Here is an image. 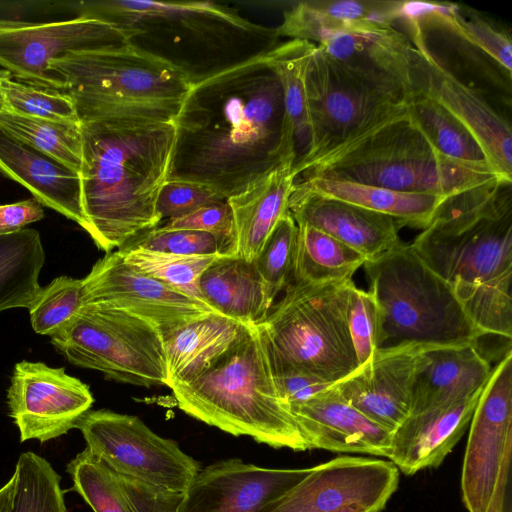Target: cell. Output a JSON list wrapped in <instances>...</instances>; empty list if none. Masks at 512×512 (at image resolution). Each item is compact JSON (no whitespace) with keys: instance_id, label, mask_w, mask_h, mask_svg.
I'll return each instance as SVG.
<instances>
[{"instance_id":"1","label":"cell","mask_w":512,"mask_h":512,"mask_svg":"<svg viewBox=\"0 0 512 512\" xmlns=\"http://www.w3.org/2000/svg\"><path fill=\"white\" fill-rule=\"evenodd\" d=\"M174 124L167 180L200 183L226 199L296 159L281 83L266 53L194 79Z\"/></svg>"},{"instance_id":"2","label":"cell","mask_w":512,"mask_h":512,"mask_svg":"<svg viewBox=\"0 0 512 512\" xmlns=\"http://www.w3.org/2000/svg\"><path fill=\"white\" fill-rule=\"evenodd\" d=\"M483 335L512 337V181L446 197L410 244Z\"/></svg>"},{"instance_id":"3","label":"cell","mask_w":512,"mask_h":512,"mask_svg":"<svg viewBox=\"0 0 512 512\" xmlns=\"http://www.w3.org/2000/svg\"><path fill=\"white\" fill-rule=\"evenodd\" d=\"M80 121L86 232L109 253L160 224L156 204L170 172L176 128L174 122Z\"/></svg>"},{"instance_id":"4","label":"cell","mask_w":512,"mask_h":512,"mask_svg":"<svg viewBox=\"0 0 512 512\" xmlns=\"http://www.w3.org/2000/svg\"><path fill=\"white\" fill-rule=\"evenodd\" d=\"M170 389L183 412L210 426L273 448L307 450L278 393L260 324L247 325L199 375Z\"/></svg>"},{"instance_id":"5","label":"cell","mask_w":512,"mask_h":512,"mask_svg":"<svg viewBox=\"0 0 512 512\" xmlns=\"http://www.w3.org/2000/svg\"><path fill=\"white\" fill-rule=\"evenodd\" d=\"M49 70L66 83L79 118L174 122L193 78L130 42L67 52Z\"/></svg>"},{"instance_id":"6","label":"cell","mask_w":512,"mask_h":512,"mask_svg":"<svg viewBox=\"0 0 512 512\" xmlns=\"http://www.w3.org/2000/svg\"><path fill=\"white\" fill-rule=\"evenodd\" d=\"M76 10L78 15L128 30L133 45L141 48L148 43L144 50L156 43L152 54L160 56L172 45L164 59L173 50L168 60L173 63L180 51L175 62L180 68L187 51L188 57L196 51L199 59L204 52L219 70L265 54L279 44L275 29L252 23L236 10L210 1H86L78 3Z\"/></svg>"},{"instance_id":"7","label":"cell","mask_w":512,"mask_h":512,"mask_svg":"<svg viewBox=\"0 0 512 512\" xmlns=\"http://www.w3.org/2000/svg\"><path fill=\"white\" fill-rule=\"evenodd\" d=\"M293 172L296 180L325 177L443 197L503 179L491 170L473 168L441 154L408 111L350 144L293 168Z\"/></svg>"},{"instance_id":"8","label":"cell","mask_w":512,"mask_h":512,"mask_svg":"<svg viewBox=\"0 0 512 512\" xmlns=\"http://www.w3.org/2000/svg\"><path fill=\"white\" fill-rule=\"evenodd\" d=\"M363 266L377 309L376 349L405 343L478 345L483 335L451 286L410 244L400 241Z\"/></svg>"},{"instance_id":"9","label":"cell","mask_w":512,"mask_h":512,"mask_svg":"<svg viewBox=\"0 0 512 512\" xmlns=\"http://www.w3.org/2000/svg\"><path fill=\"white\" fill-rule=\"evenodd\" d=\"M353 284L287 285L260 324L273 373L307 374L334 384L358 368L347 318Z\"/></svg>"},{"instance_id":"10","label":"cell","mask_w":512,"mask_h":512,"mask_svg":"<svg viewBox=\"0 0 512 512\" xmlns=\"http://www.w3.org/2000/svg\"><path fill=\"white\" fill-rule=\"evenodd\" d=\"M50 342L72 365L136 386H169L162 333L127 311L83 305Z\"/></svg>"},{"instance_id":"11","label":"cell","mask_w":512,"mask_h":512,"mask_svg":"<svg viewBox=\"0 0 512 512\" xmlns=\"http://www.w3.org/2000/svg\"><path fill=\"white\" fill-rule=\"evenodd\" d=\"M306 84L309 144L293 168L350 144L407 111L404 96L361 78L317 45Z\"/></svg>"},{"instance_id":"12","label":"cell","mask_w":512,"mask_h":512,"mask_svg":"<svg viewBox=\"0 0 512 512\" xmlns=\"http://www.w3.org/2000/svg\"><path fill=\"white\" fill-rule=\"evenodd\" d=\"M512 353L492 368L474 410L461 491L468 512H511Z\"/></svg>"},{"instance_id":"13","label":"cell","mask_w":512,"mask_h":512,"mask_svg":"<svg viewBox=\"0 0 512 512\" xmlns=\"http://www.w3.org/2000/svg\"><path fill=\"white\" fill-rule=\"evenodd\" d=\"M76 428L86 448L110 468L167 490L185 493L201 469L174 440L133 415L89 410Z\"/></svg>"},{"instance_id":"14","label":"cell","mask_w":512,"mask_h":512,"mask_svg":"<svg viewBox=\"0 0 512 512\" xmlns=\"http://www.w3.org/2000/svg\"><path fill=\"white\" fill-rule=\"evenodd\" d=\"M130 40L128 30L85 15L43 23L0 19V66L27 84L64 92L66 83L49 70L50 60Z\"/></svg>"},{"instance_id":"15","label":"cell","mask_w":512,"mask_h":512,"mask_svg":"<svg viewBox=\"0 0 512 512\" xmlns=\"http://www.w3.org/2000/svg\"><path fill=\"white\" fill-rule=\"evenodd\" d=\"M412 42V93L422 94L447 110L473 135L494 172L512 181L511 124L475 89L450 72L430 50L416 24L405 25Z\"/></svg>"},{"instance_id":"16","label":"cell","mask_w":512,"mask_h":512,"mask_svg":"<svg viewBox=\"0 0 512 512\" xmlns=\"http://www.w3.org/2000/svg\"><path fill=\"white\" fill-rule=\"evenodd\" d=\"M6 398L21 442L44 443L66 434L94 403L89 386L64 367L28 360L14 365Z\"/></svg>"},{"instance_id":"17","label":"cell","mask_w":512,"mask_h":512,"mask_svg":"<svg viewBox=\"0 0 512 512\" xmlns=\"http://www.w3.org/2000/svg\"><path fill=\"white\" fill-rule=\"evenodd\" d=\"M82 280L83 305L127 311L151 322L162 334L217 313L203 301L127 264L117 250L106 253Z\"/></svg>"},{"instance_id":"18","label":"cell","mask_w":512,"mask_h":512,"mask_svg":"<svg viewBox=\"0 0 512 512\" xmlns=\"http://www.w3.org/2000/svg\"><path fill=\"white\" fill-rule=\"evenodd\" d=\"M399 484L391 462L342 456L319 464L265 512H334L360 506L380 512Z\"/></svg>"},{"instance_id":"19","label":"cell","mask_w":512,"mask_h":512,"mask_svg":"<svg viewBox=\"0 0 512 512\" xmlns=\"http://www.w3.org/2000/svg\"><path fill=\"white\" fill-rule=\"evenodd\" d=\"M311 468L271 469L230 458L197 473L178 512H265Z\"/></svg>"},{"instance_id":"20","label":"cell","mask_w":512,"mask_h":512,"mask_svg":"<svg viewBox=\"0 0 512 512\" xmlns=\"http://www.w3.org/2000/svg\"><path fill=\"white\" fill-rule=\"evenodd\" d=\"M430 347L434 346L405 343L376 349L367 363L333 388L370 420L393 432L411 412L418 362Z\"/></svg>"},{"instance_id":"21","label":"cell","mask_w":512,"mask_h":512,"mask_svg":"<svg viewBox=\"0 0 512 512\" xmlns=\"http://www.w3.org/2000/svg\"><path fill=\"white\" fill-rule=\"evenodd\" d=\"M288 408L307 449L389 457L392 432L348 403L333 385Z\"/></svg>"},{"instance_id":"22","label":"cell","mask_w":512,"mask_h":512,"mask_svg":"<svg viewBox=\"0 0 512 512\" xmlns=\"http://www.w3.org/2000/svg\"><path fill=\"white\" fill-rule=\"evenodd\" d=\"M288 211L296 223L308 224L361 253L366 261L400 242L403 224L388 215L325 197L294 184Z\"/></svg>"},{"instance_id":"23","label":"cell","mask_w":512,"mask_h":512,"mask_svg":"<svg viewBox=\"0 0 512 512\" xmlns=\"http://www.w3.org/2000/svg\"><path fill=\"white\" fill-rule=\"evenodd\" d=\"M412 42L393 25L338 33L318 45L361 78L404 96H412Z\"/></svg>"},{"instance_id":"24","label":"cell","mask_w":512,"mask_h":512,"mask_svg":"<svg viewBox=\"0 0 512 512\" xmlns=\"http://www.w3.org/2000/svg\"><path fill=\"white\" fill-rule=\"evenodd\" d=\"M481 392L409 414L392 432L390 461L405 475L440 465L470 425Z\"/></svg>"},{"instance_id":"25","label":"cell","mask_w":512,"mask_h":512,"mask_svg":"<svg viewBox=\"0 0 512 512\" xmlns=\"http://www.w3.org/2000/svg\"><path fill=\"white\" fill-rule=\"evenodd\" d=\"M77 492L94 512H178L183 492L121 474L87 448L66 468Z\"/></svg>"},{"instance_id":"26","label":"cell","mask_w":512,"mask_h":512,"mask_svg":"<svg viewBox=\"0 0 512 512\" xmlns=\"http://www.w3.org/2000/svg\"><path fill=\"white\" fill-rule=\"evenodd\" d=\"M0 172L85 231L79 173L0 129Z\"/></svg>"},{"instance_id":"27","label":"cell","mask_w":512,"mask_h":512,"mask_svg":"<svg viewBox=\"0 0 512 512\" xmlns=\"http://www.w3.org/2000/svg\"><path fill=\"white\" fill-rule=\"evenodd\" d=\"M491 373L490 363L476 344L426 349L414 377L410 414L480 393Z\"/></svg>"},{"instance_id":"28","label":"cell","mask_w":512,"mask_h":512,"mask_svg":"<svg viewBox=\"0 0 512 512\" xmlns=\"http://www.w3.org/2000/svg\"><path fill=\"white\" fill-rule=\"evenodd\" d=\"M286 161L227 199L233 213V256L254 262L279 221L288 212L296 176Z\"/></svg>"},{"instance_id":"29","label":"cell","mask_w":512,"mask_h":512,"mask_svg":"<svg viewBox=\"0 0 512 512\" xmlns=\"http://www.w3.org/2000/svg\"><path fill=\"white\" fill-rule=\"evenodd\" d=\"M201 300L217 313L246 325L261 324L273 303L254 262L218 257L199 280Z\"/></svg>"},{"instance_id":"30","label":"cell","mask_w":512,"mask_h":512,"mask_svg":"<svg viewBox=\"0 0 512 512\" xmlns=\"http://www.w3.org/2000/svg\"><path fill=\"white\" fill-rule=\"evenodd\" d=\"M246 326L211 313L163 333L168 387L199 375L233 344Z\"/></svg>"},{"instance_id":"31","label":"cell","mask_w":512,"mask_h":512,"mask_svg":"<svg viewBox=\"0 0 512 512\" xmlns=\"http://www.w3.org/2000/svg\"><path fill=\"white\" fill-rule=\"evenodd\" d=\"M295 183L322 196L391 216L399 220L403 226L418 229H423L427 225L446 198L325 177H309L296 180Z\"/></svg>"},{"instance_id":"32","label":"cell","mask_w":512,"mask_h":512,"mask_svg":"<svg viewBox=\"0 0 512 512\" xmlns=\"http://www.w3.org/2000/svg\"><path fill=\"white\" fill-rule=\"evenodd\" d=\"M45 251L40 233L32 228L0 236V312L29 309L39 295Z\"/></svg>"},{"instance_id":"33","label":"cell","mask_w":512,"mask_h":512,"mask_svg":"<svg viewBox=\"0 0 512 512\" xmlns=\"http://www.w3.org/2000/svg\"><path fill=\"white\" fill-rule=\"evenodd\" d=\"M297 224L290 282L326 284L352 280L366 258L339 240L305 223ZM289 282V283H290Z\"/></svg>"},{"instance_id":"34","label":"cell","mask_w":512,"mask_h":512,"mask_svg":"<svg viewBox=\"0 0 512 512\" xmlns=\"http://www.w3.org/2000/svg\"><path fill=\"white\" fill-rule=\"evenodd\" d=\"M315 46L308 41L291 39L266 53V60L281 83L286 119L295 140V162L306 153L309 144L306 77Z\"/></svg>"},{"instance_id":"35","label":"cell","mask_w":512,"mask_h":512,"mask_svg":"<svg viewBox=\"0 0 512 512\" xmlns=\"http://www.w3.org/2000/svg\"><path fill=\"white\" fill-rule=\"evenodd\" d=\"M407 111L411 120L441 154L461 164L494 172L473 135L438 103L413 92L407 103Z\"/></svg>"},{"instance_id":"36","label":"cell","mask_w":512,"mask_h":512,"mask_svg":"<svg viewBox=\"0 0 512 512\" xmlns=\"http://www.w3.org/2000/svg\"><path fill=\"white\" fill-rule=\"evenodd\" d=\"M80 125L0 112V129L77 173L82 162Z\"/></svg>"},{"instance_id":"37","label":"cell","mask_w":512,"mask_h":512,"mask_svg":"<svg viewBox=\"0 0 512 512\" xmlns=\"http://www.w3.org/2000/svg\"><path fill=\"white\" fill-rule=\"evenodd\" d=\"M432 24L443 27L478 48L511 76V36L503 27L473 9L454 3H436L433 18L428 25Z\"/></svg>"},{"instance_id":"38","label":"cell","mask_w":512,"mask_h":512,"mask_svg":"<svg viewBox=\"0 0 512 512\" xmlns=\"http://www.w3.org/2000/svg\"><path fill=\"white\" fill-rule=\"evenodd\" d=\"M13 476L10 512H67L61 477L45 458L31 451L21 453Z\"/></svg>"},{"instance_id":"39","label":"cell","mask_w":512,"mask_h":512,"mask_svg":"<svg viewBox=\"0 0 512 512\" xmlns=\"http://www.w3.org/2000/svg\"><path fill=\"white\" fill-rule=\"evenodd\" d=\"M117 251L127 264L200 301L201 275L220 257L155 252L129 244Z\"/></svg>"},{"instance_id":"40","label":"cell","mask_w":512,"mask_h":512,"mask_svg":"<svg viewBox=\"0 0 512 512\" xmlns=\"http://www.w3.org/2000/svg\"><path fill=\"white\" fill-rule=\"evenodd\" d=\"M0 92L6 111L11 113L65 124H81L73 99L64 92L13 80L6 70H0Z\"/></svg>"},{"instance_id":"41","label":"cell","mask_w":512,"mask_h":512,"mask_svg":"<svg viewBox=\"0 0 512 512\" xmlns=\"http://www.w3.org/2000/svg\"><path fill=\"white\" fill-rule=\"evenodd\" d=\"M82 290V279L66 275L42 287L28 309L34 332L51 337L66 327L83 306Z\"/></svg>"},{"instance_id":"42","label":"cell","mask_w":512,"mask_h":512,"mask_svg":"<svg viewBox=\"0 0 512 512\" xmlns=\"http://www.w3.org/2000/svg\"><path fill=\"white\" fill-rule=\"evenodd\" d=\"M297 230V224L288 211L254 260L273 304L291 280Z\"/></svg>"},{"instance_id":"43","label":"cell","mask_w":512,"mask_h":512,"mask_svg":"<svg viewBox=\"0 0 512 512\" xmlns=\"http://www.w3.org/2000/svg\"><path fill=\"white\" fill-rule=\"evenodd\" d=\"M145 250L188 256H233V248L222 238L204 231L165 229L156 226L128 243ZM126 244V245H128Z\"/></svg>"},{"instance_id":"44","label":"cell","mask_w":512,"mask_h":512,"mask_svg":"<svg viewBox=\"0 0 512 512\" xmlns=\"http://www.w3.org/2000/svg\"><path fill=\"white\" fill-rule=\"evenodd\" d=\"M348 329L358 367L367 363L376 350L377 309L369 291L353 284L348 301Z\"/></svg>"},{"instance_id":"45","label":"cell","mask_w":512,"mask_h":512,"mask_svg":"<svg viewBox=\"0 0 512 512\" xmlns=\"http://www.w3.org/2000/svg\"><path fill=\"white\" fill-rule=\"evenodd\" d=\"M223 200L227 199L209 186L183 180H166L159 191L156 210L161 223Z\"/></svg>"},{"instance_id":"46","label":"cell","mask_w":512,"mask_h":512,"mask_svg":"<svg viewBox=\"0 0 512 512\" xmlns=\"http://www.w3.org/2000/svg\"><path fill=\"white\" fill-rule=\"evenodd\" d=\"M158 226L165 229H190L214 234L229 243L234 253V219L227 200L208 204L180 218L164 221Z\"/></svg>"},{"instance_id":"47","label":"cell","mask_w":512,"mask_h":512,"mask_svg":"<svg viewBox=\"0 0 512 512\" xmlns=\"http://www.w3.org/2000/svg\"><path fill=\"white\" fill-rule=\"evenodd\" d=\"M273 376L278 393L287 405L305 401L333 385L332 383L301 373L281 372L273 373Z\"/></svg>"},{"instance_id":"48","label":"cell","mask_w":512,"mask_h":512,"mask_svg":"<svg viewBox=\"0 0 512 512\" xmlns=\"http://www.w3.org/2000/svg\"><path fill=\"white\" fill-rule=\"evenodd\" d=\"M43 218V206L34 198L0 205V236L19 231Z\"/></svg>"},{"instance_id":"49","label":"cell","mask_w":512,"mask_h":512,"mask_svg":"<svg viewBox=\"0 0 512 512\" xmlns=\"http://www.w3.org/2000/svg\"><path fill=\"white\" fill-rule=\"evenodd\" d=\"M15 478L12 477L0 487V512H10L13 494H14Z\"/></svg>"},{"instance_id":"50","label":"cell","mask_w":512,"mask_h":512,"mask_svg":"<svg viewBox=\"0 0 512 512\" xmlns=\"http://www.w3.org/2000/svg\"><path fill=\"white\" fill-rule=\"evenodd\" d=\"M334 512H370L369 510L360 506H347Z\"/></svg>"},{"instance_id":"51","label":"cell","mask_w":512,"mask_h":512,"mask_svg":"<svg viewBox=\"0 0 512 512\" xmlns=\"http://www.w3.org/2000/svg\"><path fill=\"white\" fill-rule=\"evenodd\" d=\"M2 111H6V104H5L2 94L0 92V112H2Z\"/></svg>"}]
</instances>
